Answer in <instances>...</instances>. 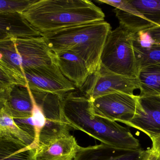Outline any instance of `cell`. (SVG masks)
I'll return each instance as SVG.
<instances>
[{
	"instance_id": "9a60e30c",
	"label": "cell",
	"mask_w": 160,
	"mask_h": 160,
	"mask_svg": "<svg viewBox=\"0 0 160 160\" xmlns=\"http://www.w3.org/2000/svg\"><path fill=\"white\" fill-rule=\"evenodd\" d=\"M96 2L115 7L113 11L120 25L133 33L137 34L155 27L143 17L129 0H98Z\"/></svg>"
},
{
	"instance_id": "277c9868",
	"label": "cell",
	"mask_w": 160,
	"mask_h": 160,
	"mask_svg": "<svg viewBox=\"0 0 160 160\" xmlns=\"http://www.w3.org/2000/svg\"><path fill=\"white\" fill-rule=\"evenodd\" d=\"M56 64V54L42 37L0 41V66L27 84L25 69Z\"/></svg>"
},
{
	"instance_id": "e0dca14e",
	"label": "cell",
	"mask_w": 160,
	"mask_h": 160,
	"mask_svg": "<svg viewBox=\"0 0 160 160\" xmlns=\"http://www.w3.org/2000/svg\"><path fill=\"white\" fill-rule=\"evenodd\" d=\"M0 138L13 140L33 148L35 138L22 130L14 119L3 110H0Z\"/></svg>"
},
{
	"instance_id": "cb8c5ba5",
	"label": "cell",
	"mask_w": 160,
	"mask_h": 160,
	"mask_svg": "<svg viewBox=\"0 0 160 160\" xmlns=\"http://www.w3.org/2000/svg\"><path fill=\"white\" fill-rule=\"evenodd\" d=\"M15 85L27 86L12 73L0 66V91L7 89Z\"/></svg>"
},
{
	"instance_id": "5b68a950",
	"label": "cell",
	"mask_w": 160,
	"mask_h": 160,
	"mask_svg": "<svg viewBox=\"0 0 160 160\" xmlns=\"http://www.w3.org/2000/svg\"><path fill=\"white\" fill-rule=\"evenodd\" d=\"M30 90L33 102L32 117L36 131L33 148L36 149L59 136L70 134L72 128L62 116V103L64 96Z\"/></svg>"
},
{
	"instance_id": "8992f818",
	"label": "cell",
	"mask_w": 160,
	"mask_h": 160,
	"mask_svg": "<svg viewBox=\"0 0 160 160\" xmlns=\"http://www.w3.org/2000/svg\"><path fill=\"white\" fill-rule=\"evenodd\" d=\"M136 34L119 27L109 32L101 58V64L114 73L138 78V70L134 50Z\"/></svg>"
},
{
	"instance_id": "603a6c76",
	"label": "cell",
	"mask_w": 160,
	"mask_h": 160,
	"mask_svg": "<svg viewBox=\"0 0 160 160\" xmlns=\"http://www.w3.org/2000/svg\"><path fill=\"white\" fill-rule=\"evenodd\" d=\"M136 37L142 44H160V26H155L137 33Z\"/></svg>"
},
{
	"instance_id": "8fae6325",
	"label": "cell",
	"mask_w": 160,
	"mask_h": 160,
	"mask_svg": "<svg viewBox=\"0 0 160 160\" xmlns=\"http://www.w3.org/2000/svg\"><path fill=\"white\" fill-rule=\"evenodd\" d=\"M0 107L14 119L31 117L33 102L28 86L15 85L0 91Z\"/></svg>"
},
{
	"instance_id": "d6986e66",
	"label": "cell",
	"mask_w": 160,
	"mask_h": 160,
	"mask_svg": "<svg viewBox=\"0 0 160 160\" xmlns=\"http://www.w3.org/2000/svg\"><path fill=\"white\" fill-rule=\"evenodd\" d=\"M34 150L17 141L0 138V160H34Z\"/></svg>"
},
{
	"instance_id": "ac0fdd59",
	"label": "cell",
	"mask_w": 160,
	"mask_h": 160,
	"mask_svg": "<svg viewBox=\"0 0 160 160\" xmlns=\"http://www.w3.org/2000/svg\"><path fill=\"white\" fill-rule=\"evenodd\" d=\"M140 97L160 96V64L148 65L138 71Z\"/></svg>"
},
{
	"instance_id": "484cf974",
	"label": "cell",
	"mask_w": 160,
	"mask_h": 160,
	"mask_svg": "<svg viewBox=\"0 0 160 160\" xmlns=\"http://www.w3.org/2000/svg\"><path fill=\"white\" fill-rule=\"evenodd\" d=\"M152 142V147L151 149L160 156V135L151 138Z\"/></svg>"
},
{
	"instance_id": "7402d4cb",
	"label": "cell",
	"mask_w": 160,
	"mask_h": 160,
	"mask_svg": "<svg viewBox=\"0 0 160 160\" xmlns=\"http://www.w3.org/2000/svg\"><path fill=\"white\" fill-rule=\"evenodd\" d=\"M37 0H1L0 13H19L23 14Z\"/></svg>"
},
{
	"instance_id": "3957f363",
	"label": "cell",
	"mask_w": 160,
	"mask_h": 160,
	"mask_svg": "<svg viewBox=\"0 0 160 160\" xmlns=\"http://www.w3.org/2000/svg\"><path fill=\"white\" fill-rule=\"evenodd\" d=\"M111 27L106 21L91 22L55 31L42 33L48 47L55 54L73 51L87 63L90 73L101 65L104 46Z\"/></svg>"
},
{
	"instance_id": "30bf717a",
	"label": "cell",
	"mask_w": 160,
	"mask_h": 160,
	"mask_svg": "<svg viewBox=\"0 0 160 160\" xmlns=\"http://www.w3.org/2000/svg\"><path fill=\"white\" fill-rule=\"evenodd\" d=\"M126 125L141 131L150 138L160 135V96H139L134 116Z\"/></svg>"
},
{
	"instance_id": "7c38bea8",
	"label": "cell",
	"mask_w": 160,
	"mask_h": 160,
	"mask_svg": "<svg viewBox=\"0 0 160 160\" xmlns=\"http://www.w3.org/2000/svg\"><path fill=\"white\" fill-rule=\"evenodd\" d=\"M81 147L70 134L59 136L34 150V160H73Z\"/></svg>"
},
{
	"instance_id": "4316f807",
	"label": "cell",
	"mask_w": 160,
	"mask_h": 160,
	"mask_svg": "<svg viewBox=\"0 0 160 160\" xmlns=\"http://www.w3.org/2000/svg\"><path fill=\"white\" fill-rule=\"evenodd\" d=\"M144 160H160V156L153 152L151 149H148V152Z\"/></svg>"
},
{
	"instance_id": "2e32d148",
	"label": "cell",
	"mask_w": 160,
	"mask_h": 160,
	"mask_svg": "<svg viewBox=\"0 0 160 160\" xmlns=\"http://www.w3.org/2000/svg\"><path fill=\"white\" fill-rule=\"evenodd\" d=\"M56 54V63L62 74L78 89L82 87L90 74L86 62L70 50Z\"/></svg>"
},
{
	"instance_id": "5bb4252c",
	"label": "cell",
	"mask_w": 160,
	"mask_h": 160,
	"mask_svg": "<svg viewBox=\"0 0 160 160\" xmlns=\"http://www.w3.org/2000/svg\"><path fill=\"white\" fill-rule=\"evenodd\" d=\"M42 37V33L19 13H0V41Z\"/></svg>"
},
{
	"instance_id": "6da1fadb",
	"label": "cell",
	"mask_w": 160,
	"mask_h": 160,
	"mask_svg": "<svg viewBox=\"0 0 160 160\" xmlns=\"http://www.w3.org/2000/svg\"><path fill=\"white\" fill-rule=\"evenodd\" d=\"M62 112L71 128L86 133L102 144L126 149L141 148L139 140L128 128L93 114L91 101L84 95L72 92L65 94Z\"/></svg>"
},
{
	"instance_id": "d4e9b609",
	"label": "cell",
	"mask_w": 160,
	"mask_h": 160,
	"mask_svg": "<svg viewBox=\"0 0 160 160\" xmlns=\"http://www.w3.org/2000/svg\"><path fill=\"white\" fill-rule=\"evenodd\" d=\"M14 120L16 124L22 130L35 138L36 131L32 117L28 118L14 119Z\"/></svg>"
},
{
	"instance_id": "52a82bcc",
	"label": "cell",
	"mask_w": 160,
	"mask_h": 160,
	"mask_svg": "<svg viewBox=\"0 0 160 160\" xmlns=\"http://www.w3.org/2000/svg\"><path fill=\"white\" fill-rule=\"evenodd\" d=\"M138 89L139 84L138 78H132L114 73L101 64L95 72L89 75L79 89L82 95L92 101L115 92L134 95V91Z\"/></svg>"
},
{
	"instance_id": "44dd1931",
	"label": "cell",
	"mask_w": 160,
	"mask_h": 160,
	"mask_svg": "<svg viewBox=\"0 0 160 160\" xmlns=\"http://www.w3.org/2000/svg\"><path fill=\"white\" fill-rule=\"evenodd\" d=\"M143 17L155 26H160V0H129Z\"/></svg>"
},
{
	"instance_id": "7a4b0ae2",
	"label": "cell",
	"mask_w": 160,
	"mask_h": 160,
	"mask_svg": "<svg viewBox=\"0 0 160 160\" xmlns=\"http://www.w3.org/2000/svg\"><path fill=\"white\" fill-rule=\"evenodd\" d=\"M23 15L42 33L105 18L102 10L88 0H37Z\"/></svg>"
},
{
	"instance_id": "4fadbf2b",
	"label": "cell",
	"mask_w": 160,
	"mask_h": 160,
	"mask_svg": "<svg viewBox=\"0 0 160 160\" xmlns=\"http://www.w3.org/2000/svg\"><path fill=\"white\" fill-rule=\"evenodd\" d=\"M148 150L118 148L106 144L81 147L73 160H144Z\"/></svg>"
},
{
	"instance_id": "ba28073f",
	"label": "cell",
	"mask_w": 160,
	"mask_h": 160,
	"mask_svg": "<svg viewBox=\"0 0 160 160\" xmlns=\"http://www.w3.org/2000/svg\"><path fill=\"white\" fill-rule=\"evenodd\" d=\"M139 95L115 92L91 101L93 114L104 118L126 124L133 118Z\"/></svg>"
},
{
	"instance_id": "ffe728a7",
	"label": "cell",
	"mask_w": 160,
	"mask_h": 160,
	"mask_svg": "<svg viewBox=\"0 0 160 160\" xmlns=\"http://www.w3.org/2000/svg\"><path fill=\"white\" fill-rule=\"evenodd\" d=\"M133 48L138 71L148 65L160 64V44H142L136 34Z\"/></svg>"
},
{
	"instance_id": "9c48e42d",
	"label": "cell",
	"mask_w": 160,
	"mask_h": 160,
	"mask_svg": "<svg viewBox=\"0 0 160 160\" xmlns=\"http://www.w3.org/2000/svg\"><path fill=\"white\" fill-rule=\"evenodd\" d=\"M24 75L31 90L63 96L75 90L74 84L66 78L56 64L25 69Z\"/></svg>"
}]
</instances>
